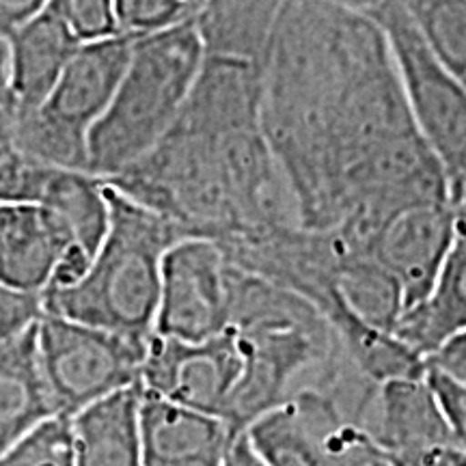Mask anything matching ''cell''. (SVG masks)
Masks as SVG:
<instances>
[{
	"mask_svg": "<svg viewBox=\"0 0 466 466\" xmlns=\"http://www.w3.org/2000/svg\"><path fill=\"white\" fill-rule=\"evenodd\" d=\"M186 5H188V7H192L195 11H199L203 5H206V0H184Z\"/></svg>",
	"mask_w": 466,
	"mask_h": 466,
	"instance_id": "obj_33",
	"label": "cell"
},
{
	"mask_svg": "<svg viewBox=\"0 0 466 466\" xmlns=\"http://www.w3.org/2000/svg\"><path fill=\"white\" fill-rule=\"evenodd\" d=\"M55 168L58 167H50L14 149L0 158V203L39 206Z\"/></svg>",
	"mask_w": 466,
	"mask_h": 466,
	"instance_id": "obj_24",
	"label": "cell"
},
{
	"mask_svg": "<svg viewBox=\"0 0 466 466\" xmlns=\"http://www.w3.org/2000/svg\"><path fill=\"white\" fill-rule=\"evenodd\" d=\"M466 324V242L464 236L451 248L432 289L401 311L393 335L410 348L419 359L447 341L464 333Z\"/></svg>",
	"mask_w": 466,
	"mask_h": 466,
	"instance_id": "obj_17",
	"label": "cell"
},
{
	"mask_svg": "<svg viewBox=\"0 0 466 466\" xmlns=\"http://www.w3.org/2000/svg\"><path fill=\"white\" fill-rule=\"evenodd\" d=\"M421 378L453 432L460 439H466V382H460L456 378L434 370H423Z\"/></svg>",
	"mask_w": 466,
	"mask_h": 466,
	"instance_id": "obj_27",
	"label": "cell"
},
{
	"mask_svg": "<svg viewBox=\"0 0 466 466\" xmlns=\"http://www.w3.org/2000/svg\"><path fill=\"white\" fill-rule=\"evenodd\" d=\"M462 236L464 208L451 201L417 203L384 220L371 240L370 255L398 279L408 309L432 289Z\"/></svg>",
	"mask_w": 466,
	"mask_h": 466,
	"instance_id": "obj_10",
	"label": "cell"
},
{
	"mask_svg": "<svg viewBox=\"0 0 466 466\" xmlns=\"http://www.w3.org/2000/svg\"><path fill=\"white\" fill-rule=\"evenodd\" d=\"M17 102L9 78V48L0 39V158L15 149Z\"/></svg>",
	"mask_w": 466,
	"mask_h": 466,
	"instance_id": "obj_28",
	"label": "cell"
},
{
	"mask_svg": "<svg viewBox=\"0 0 466 466\" xmlns=\"http://www.w3.org/2000/svg\"><path fill=\"white\" fill-rule=\"evenodd\" d=\"M247 376V357L231 329L203 341L151 335L141 384L151 393L223 419L236 428L238 404Z\"/></svg>",
	"mask_w": 466,
	"mask_h": 466,
	"instance_id": "obj_8",
	"label": "cell"
},
{
	"mask_svg": "<svg viewBox=\"0 0 466 466\" xmlns=\"http://www.w3.org/2000/svg\"><path fill=\"white\" fill-rule=\"evenodd\" d=\"M341 311L378 330L393 333L404 311V294L391 272L370 253H348L335 277Z\"/></svg>",
	"mask_w": 466,
	"mask_h": 466,
	"instance_id": "obj_20",
	"label": "cell"
},
{
	"mask_svg": "<svg viewBox=\"0 0 466 466\" xmlns=\"http://www.w3.org/2000/svg\"><path fill=\"white\" fill-rule=\"evenodd\" d=\"M9 78L17 102V119L46 100L58 76L80 48L56 11L46 7L7 39Z\"/></svg>",
	"mask_w": 466,
	"mask_h": 466,
	"instance_id": "obj_14",
	"label": "cell"
},
{
	"mask_svg": "<svg viewBox=\"0 0 466 466\" xmlns=\"http://www.w3.org/2000/svg\"><path fill=\"white\" fill-rule=\"evenodd\" d=\"M42 313V296L22 294L0 285V352L31 330Z\"/></svg>",
	"mask_w": 466,
	"mask_h": 466,
	"instance_id": "obj_26",
	"label": "cell"
},
{
	"mask_svg": "<svg viewBox=\"0 0 466 466\" xmlns=\"http://www.w3.org/2000/svg\"><path fill=\"white\" fill-rule=\"evenodd\" d=\"M35 339L61 417L72 419L96 401L141 382L147 341L46 311L35 324Z\"/></svg>",
	"mask_w": 466,
	"mask_h": 466,
	"instance_id": "obj_6",
	"label": "cell"
},
{
	"mask_svg": "<svg viewBox=\"0 0 466 466\" xmlns=\"http://www.w3.org/2000/svg\"><path fill=\"white\" fill-rule=\"evenodd\" d=\"M39 206L50 209L66 227L76 248L96 255L108 229L106 182L86 171L55 168Z\"/></svg>",
	"mask_w": 466,
	"mask_h": 466,
	"instance_id": "obj_19",
	"label": "cell"
},
{
	"mask_svg": "<svg viewBox=\"0 0 466 466\" xmlns=\"http://www.w3.org/2000/svg\"><path fill=\"white\" fill-rule=\"evenodd\" d=\"M442 66L466 80V0H395Z\"/></svg>",
	"mask_w": 466,
	"mask_h": 466,
	"instance_id": "obj_21",
	"label": "cell"
},
{
	"mask_svg": "<svg viewBox=\"0 0 466 466\" xmlns=\"http://www.w3.org/2000/svg\"><path fill=\"white\" fill-rule=\"evenodd\" d=\"M203 56L195 17L134 39L113 100L89 132L86 171L106 182L156 147L182 113Z\"/></svg>",
	"mask_w": 466,
	"mask_h": 466,
	"instance_id": "obj_3",
	"label": "cell"
},
{
	"mask_svg": "<svg viewBox=\"0 0 466 466\" xmlns=\"http://www.w3.org/2000/svg\"><path fill=\"white\" fill-rule=\"evenodd\" d=\"M134 39L119 33L80 44L46 100L17 119L15 149L50 167L86 171L89 132L113 100Z\"/></svg>",
	"mask_w": 466,
	"mask_h": 466,
	"instance_id": "obj_4",
	"label": "cell"
},
{
	"mask_svg": "<svg viewBox=\"0 0 466 466\" xmlns=\"http://www.w3.org/2000/svg\"><path fill=\"white\" fill-rule=\"evenodd\" d=\"M231 261L212 240L184 238L165 253L154 335L203 341L229 324Z\"/></svg>",
	"mask_w": 466,
	"mask_h": 466,
	"instance_id": "obj_9",
	"label": "cell"
},
{
	"mask_svg": "<svg viewBox=\"0 0 466 466\" xmlns=\"http://www.w3.org/2000/svg\"><path fill=\"white\" fill-rule=\"evenodd\" d=\"M391 52L406 106L445 168L453 206H466V91L408 22L395 0L371 11Z\"/></svg>",
	"mask_w": 466,
	"mask_h": 466,
	"instance_id": "obj_5",
	"label": "cell"
},
{
	"mask_svg": "<svg viewBox=\"0 0 466 466\" xmlns=\"http://www.w3.org/2000/svg\"><path fill=\"white\" fill-rule=\"evenodd\" d=\"M285 0H206L195 14L206 55L259 63Z\"/></svg>",
	"mask_w": 466,
	"mask_h": 466,
	"instance_id": "obj_18",
	"label": "cell"
},
{
	"mask_svg": "<svg viewBox=\"0 0 466 466\" xmlns=\"http://www.w3.org/2000/svg\"><path fill=\"white\" fill-rule=\"evenodd\" d=\"M138 398L141 382L72 417V466H143Z\"/></svg>",
	"mask_w": 466,
	"mask_h": 466,
	"instance_id": "obj_16",
	"label": "cell"
},
{
	"mask_svg": "<svg viewBox=\"0 0 466 466\" xmlns=\"http://www.w3.org/2000/svg\"><path fill=\"white\" fill-rule=\"evenodd\" d=\"M48 5L50 0H0V39L7 42L11 35L42 14Z\"/></svg>",
	"mask_w": 466,
	"mask_h": 466,
	"instance_id": "obj_30",
	"label": "cell"
},
{
	"mask_svg": "<svg viewBox=\"0 0 466 466\" xmlns=\"http://www.w3.org/2000/svg\"><path fill=\"white\" fill-rule=\"evenodd\" d=\"M376 466H387V464H384V462H382V460H380V458H378V462H376Z\"/></svg>",
	"mask_w": 466,
	"mask_h": 466,
	"instance_id": "obj_34",
	"label": "cell"
},
{
	"mask_svg": "<svg viewBox=\"0 0 466 466\" xmlns=\"http://www.w3.org/2000/svg\"><path fill=\"white\" fill-rule=\"evenodd\" d=\"M266 466H376L378 451L335 389H307L244 430Z\"/></svg>",
	"mask_w": 466,
	"mask_h": 466,
	"instance_id": "obj_7",
	"label": "cell"
},
{
	"mask_svg": "<svg viewBox=\"0 0 466 466\" xmlns=\"http://www.w3.org/2000/svg\"><path fill=\"white\" fill-rule=\"evenodd\" d=\"M108 229L78 283L46 289L42 309L96 329L149 341L165 253L184 240L177 227L106 184Z\"/></svg>",
	"mask_w": 466,
	"mask_h": 466,
	"instance_id": "obj_2",
	"label": "cell"
},
{
	"mask_svg": "<svg viewBox=\"0 0 466 466\" xmlns=\"http://www.w3.org/2000/svg\"><path fill=\"white\" fill-rule=\"evenodd\" d=\"M324 3L335 5V7L346 9V11H354V14L370 15L378 5L384 3V0H324Z\"/></svg>",
	"mask_w": 466,
	"mask_h": 466,
	"instance_id": "obj_32",
	"label": "cell"
},
{
	"mask_svg": "<svg viewBox=\"0 0 466 466\" xmlns=\"http://www.w3.org/2000/svg\"><path fill=\"white\" fill-rule=\"evenodd\" d=\"M236 430L223 419L182 406L143 389L138 442L143 466H223Z\"/></svg>",
	"mask_w": 466,
	"mask_h": 466,
	"instance_id": "obj_12",
	"label": "cell"
},
{
	"mask_svg": "<svg viewBox=\"0 0 466 466\" xmlns=\"http://www.w3.org/2000/svg\"><path fill=\"white\" fill-rule=\"evenodd\" d=\"M72 419L55 417L0 453V466H72Z\"/></svg>",
	"mask_w": 466,
	"mask_h": 466,
	"instance_id": "obj_22",
	"label": "cell"
},
{
	"mask_svg": "<svg viewBox=\"0 0 466 466\" xmlns=\"http://www.w3.org/2000/svg\"><path fill=\"white\" fill-rule=\"evenodd\" d=\"M72 238L50 209L0 203V285L42 296Z\"/></svg>",
	"mask_w": 466,
	"mask_h": 466,
	"instance_id": "obj_13",
	"label": "cell"
},
{
	"mask_svg": "<svg viewBox=\"0 0 466 466\" xmlns=\"http://www.w3.org/2000/svg\"><path fill=\"white\" fill-rule=\"evenodd\" d=\"M58 415L39 363L35 326L0 352V453Z\"/></svg>",
	"mask_w": 466,
	"mask_h": 466,
	"instance_id": "obj_15",
	"label": "cell"
},
{
	"mask_svg": "<svg viewBox=\"0 0 466 466\" xmlns=\"http://www.w3.org/2000/svg\"><path fill=\"white\" fill-rule=\"evenodd\" d=\"M197 11L184 0H115L116 31L130 37L167 31L195 17Z\"/></svg>",
	"mask_w": 466,
	"mask_h": 466,
	"instance_id": "obj_23",
	"label": "cell"
},
{
	"mask_svg": "<svg viewBox=\"0 0 466 466\" xmlns=\"http://www.w3.org/2000/svg\"><path fill=\"white\" fill-rule=\"evenodd\" d=\"M223 466H266L264 460H261L258 453H255L247 436L238 434V439L233 441L229 453H227Z\"/></svg>",
	"mask_w": 466,
	"mask_h": 466,
	"instance_id": "obj_31",
	"label": "cell"
},
{
	"mask_svg": "<svg viewBox=\"0 0 466 466\" xmlns=\"http://www.w3.org/2000/svg\"><path fill=\"white\" fill-rule=\"evenodd\" d=\"M387 50L371 17L285 0L261 56L259 124L294 197L300 225L316 209L322 173L354 85Z\"/></svg>",
	"mask_w": 466,
	"mask_h": 466,
	"instance_id": "obj_1",
	"label": "cell"
},
{
	"mask_svg": "<svg viewBox=\"0 0 466 466\" xmlns=\"http://www.w3.org/2000/svg\"><path fill=\"white\" fill-rule=\"evenodd\" d=\"M421 365L423 370L441 371V374L466 382V335L458 333L442 341L439 348L425 354Z\"/></svg>",
	"mask_w": 466,
	"mask_h": 466,
	"instance_id": "obj_29",
	"label": "cell"
},
{
	"mask_svg": "<svg viewBox=\"0 0 466 466\" xmlns=\"http://www.w3.org/2000/svg\"><path fill=\"white\" fill-rule=\"evenodd\" d=\"M363 430L384 464L400 466L447 445H466L442 417L423 378L378 384L363 415Z\"/></svg>",
	"mask_w": 466,
	"mask_h": 466,
	"instance_id": "obj_11",
	"label": "cell"
},
{
	"mask_svg": "<svg viewBox=\"0 0 466 466\" xmlns=\"http://www.w3.org/2000/svg\"><path fill=\"white\" fill-rule=\"evenodd\" d=\"M50 7L66 22L80 44L119 35L115 0H50Z\"/></svg>",
	"mask_w": 466,
	"mask_h": 466,
	"instance_id": "obj_25",
	"label": "cell"
}]
</instances>
